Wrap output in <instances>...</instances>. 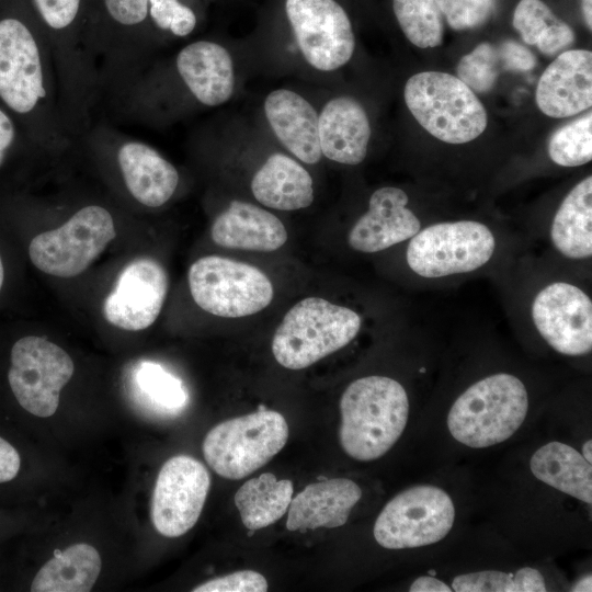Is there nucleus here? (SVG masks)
Masks as SVG:
<instances>
[{
  "label": "nucleus",
  "instance_id": "nucleus-1",
  "mask_svg": "<svg viewBox=\"0 0 592 592\" xmlns=\"http://www.w3.org/2000/svg\"><path fill=\"white\" fill-rule=\"evenodd\" d=\"M0 100L48 151L73 141L60 106L48 42L29 0H0Z\"/></svg>",
  "mask_w": 592,
  "mask_h": 592
},
{
  "label": "nucleus",
  "instance_id": "nucleus-2",
  "mask_svg": "<svg viewBox=\"0 0 592 592\" xmlns=\"http://www.w3.org/2000/svg\"><path fill=\"white\" fill-rule=\"evenodd\" d=\"M54 58L60 112L73 140L94 123L102 101L99 73L83 43L89 0H29Z\"/></svg>",
  "mask_w": 592,
  "mask_h": 592
},
{
  "label": "nucleus",
  "instance_id": "nucleus-3",
  "mask_svg": "<svg viewBox=\"0 0 592 592\" xmlns=\"http://www.w3.org/2000/svg\"><path fill=\"white\" fill-rule=\"evenodd\" d=\"M148 2H88L83 43L99 73L102 101L111 103L151 61L158 42L149 22Z\"/></svg>",
  "mask_w": 592,
  "mask_h": 592
},
{
  "label": "nucleus",
  "instance_id": "nucleus-4",
  "mask_svg": "<svg viewBox=\"0 0 592 592\" xmlns=\"http://www.w3.org/2000/svg\"><path fill=\"white\" fill-rule=\"evenodd\" d=\"M339 440L343 451L362 462L385 455L401 436L409 415L403 386L387 376L352 382L340 399Z\"/></svg>",
  "mask_w": 592,
  "mask_h": 592
},
{
  "label": "nucleus",
  "instance_id": "nucleus-5",
  "mask_svg": "<svg viewBox=\"0 0 592 592\" xmlns=\"http://www.w3.org/2000/svg\"><path fill=\"white\" fill-rule=\"evenodd\" d=\"M527 409V390L522 380L498 373L476 382L456 399L447 426L459 443L488 447L511 437L525 420Z\"/></svg>",
  "mask_w": 592,
  "mask_h": 592
},
{
  "label": "nucleus",
  "instance_id": "nucleus-6",
  "mask_svg": "<svg viewBox=\"0 0 592 592\" xmlns=\"http://www.w3.org/2000/svg\"><path fill=\"white\" fill-rule=\"evenodd\" d=\"M361 325L355 310L306 297L285 314L273 335L272 353L283 367L303 369L348 345Z\"/></svg>",
  "mask_w": 592,
  "mask_h": 592
},
{
  "label": "nucleus",
  "instance_id": "nucleus-7",
  "mask_svg": "<svg viewBox=\"0 0 592 592\" xmlns=\"http://www.w3.org/2000/svg\"><path fill=\"white\" fill-rule=\"evenodd\" d=\"M403 98L417 122L444 143H469L487 127L485 106L454 75L441 71L415 73L407 80Z\"/></svg>",
  "mask_w": 592,
  "mask_h": 592
},
{
  "label": "nucleus",
  "instance_id": "nucleus-8",
  "mask_svg": "<svg viewBox=\"0 0 592 592\" xmlns=\"http://www.w3.org/2000/svg\"><path fill=\"white\" fill-rule=\"evenodd\" d=\"M287 439L285 418L260 406L254 412L215 425L203 441V454L217 475L239 480L269 463Z\"/></svg>",
  "mask_w": 592,
  "mask_h": 592
},
{
  "label": "nucleus",
  "instance_id": "nucleus-9",
  "mask_svg": "<svg viewBox=\"0 0 592 592\" xmlns=\"http://www.w3.org/2000/svg\"><path fill=\"white\" fill-rule=\"evenodd\" d=\"M80 139L113 159L123 186L136 203L157 208L174 195L179 171L151 145L101 122L93 123Z\"/></svg>",
  "mask_w": 592,
  "mask_h": 592
},
{
  "label": "nucleus",
  "instance_id": "nucleus-10",
  "mask_svg": "<svg viewBox=\"0 0 592 592\" xmlns=\"http://www.w3.org/2000/svg\"><path fill=\"white\" fill-rule=\"evenodd\" d=\"M189 286L198 307L224 318L254 315L274 295L270 278L260 269L219 255L196 260L189 270Z\"/></svg>",
  "mask_w": 592,
  "mask_h": 592
},
{
  "label": "nucleus",
  "instance_id": "nucleus-11",
  "mask_svg": "<svg viewBox=\"0 0 592 592\" xmlns=\"http://www.w3.org/2000/svg\"><path fill=\"white\" fill-rule=\"evenodd\" d=\"M496 238L477 220L442 221L420 229L407 247L406 259L417 275L437 278L475 271L493 255Z\"/></svg>",
  "mask_w": 592,
  "mask_h": 592
},
{
  "label": "nucleus",
  "instance_id": "nucleus-12",
  "mask_svg": "<svg viewBox=\"0 0 592 592\" xmlns=\"http://www.w3.org/2000/svg\"><path fill=\"white\" fill-rule=\"evenodd\" d=\"M115 237L110 210L89 204L58 228L35 236L29 254L39 271L57 277H73L84 272Z\"/></svg>",
  "mask_w": 592,
  "mask_h": 592
},
{
  "label": "nucleus",
  "instance_id": "nucleus-13",
  "mask_svg": "<svg viewBox=\"0 0 592 592\" xmlns=\"http://www.w3.org/2000/svg\"><path fill=\"white\" fill-rule=\"evenodd\" d=\"M282 12L305 61L331 72L350 61L355 49L351 19L339 0H281Z\"/></svg>",
  "mask_w": 592,
  "mask_h": 592
},
{
  "label": "nucleus",
  "instance_id": "nucleus-14",
  "mask_svg": "<svg viewBox=\"0 0 592 592\" xmlns=\"http://www.w3.org/2000/svg\"><path fill=\"white\" fill-rule=\"evenodd\" d=\"M455 508L441 488L422 485L392 498L374 525L376 542L387 549L414 548L434 544L451 531Z\"/></svg>",
  "mask_w": 592,
  "mask_h": 592
},
{
  "label": "nucleus",
  "instance_id": "nucleus-15",
  "mask_svg": "<svg viewBox=\"0 0 592 592\" xmlns=\"http://www.w3.org/2000/svg\"><path fill=\"white\" fill-rule=\"evenodd\" d=\"M160 83L164 93L180 104L184 96L205 107L219 106L235 92L232 56L216 41H193L183 46L170 64L162 65Z\"/></svg>",
  "mask_w": 592,
  "mask_h": 592
},
{
  "label": "nucleus",
  "instance_id": "nucleus-16",
  "mask_svg": "<svg viewBox=\"0 0 592 592\" xmlns=\"http://www.w3.org/2000/svg\"><path fill=\"white\" fill-rule=\"evenodd\" d=\"M73 371V362L64 349L46 338L29 335L12 346L8 379L22 408L48 418L56 412L60 390Z\"/></svg>",
  "mask_w": 592,
  "mask_h": 592
},
{
  "label": "nucleus",
  "instance_id": "nucleus-17",
  "mask_svg": "<svg viewBox=\"0 0 592 592\" xmlns=\"http://www.w3.org/2000/svg\"><path fill=\"white\" fill-rule=\"evenodd\" d=\"M210 486L206 467L187 455L169 458L161 467L151 500V521L158 533L179 537L197 522Z\"/></svg>",
  "mask_w": 592,
  "mask_h": 592
},
{
  "label": "nucleus",
  "instance_id": "nucleus-18",
  "mask_svg": "<svg viewBox=\"0 0 592 592\" xmlns=\"http://www.w3.org/2000/svg\"><path fill=\"white\" fill-rule=\"evenodd\" d=\"M531 315L542 338L558 353L579 356L592 349V301L580 287L554 282L534 297Z\"/></svg>",
  "mask_w": 592,
  "mask_h": 592
},
{
  "label": "nucleus",
  "instance_id": "nucleus-19",
  "mask_svg": "<svg viewBox=\"0 0 592 592\" xmlns=\"http://www.w3.org/2000/svg\"><path fill=\"white\" fill-rule=\"evenodd\" d=\"M164 267L151 258H138L126 264L103 304L111 325L128 331L150 327L158 318L168 293Z\"/></svg>",
  "mask_w": 592,
  "mask_h": 592
},
{
  "label": "nucleus",
  "instance_id": "nucleus-20",
  "mask_svg": "<svg viewBox=\"0 0 592 592\" xmlns=\"http://www.w3.org/2000/svg\"><path fill=\"white\" fill-rule=\"evenodd\" d=\"M408 203L409 197L400 187L383 186L374 191L367 212L348 235L349 246L355 251L373 253L411 239L421 229V223Z\"/></svg>",
  "mask_w": 592,
  "mask_h": 592
},
{
  "label": "nucleus",
  "instance_id": "nucleus-21",
  "mask_svg": "<svg viewBox=\"0 0 592 592\" xmlns=\"http://www.w3.org/2000/svg\"><path fill=\"white\" fill-rule=\"evenodd\" d=\"M538 109L547 116L563 118L592 105V53L568 49L542 73L535 91Z\"/></svg>",
  "mask_w": 592,
  "mask_h": 592
},
{
  "label": "nucleus",
  "instance_id": "nucleus-22",
  "mask_svg": "<svg viewBox=\"0 0 592 592\" xmlns=\"http://www.w3.org/2000/svg\"><path fill=\"white\" fill-rule=\"evenodd\" d=\"M371 124L363 105L354 98L330 99L318 116V135L322 156L348 166L361 163L368 150Z\"/></svg>",
  "mask_w": 592,
  "mask_h": 592
},
{
  "label": "nucleus",
  "instance_id": "nucleus-23",
  "mask_svg": "<svg viewBox=\"0 0 592 592\" xmlns=\"http://www.w3.org/2000/svg\"><path fill=\"white\" fill-rule=\"evenodd\" d=\"M263 110L275 137L293 156L307 164L320 161L319 113L308 100L293 90L280 88L267 93Z\"/></svg>",
  "mask_w": 592,
  "mask_h": 592
},
{
  "label": "nucleus",
  "instance_id": "nucleus-24",
  "mask_svg": "<svg viewBox=\"0 0 592 592\" xmlns=\"http://www.w3.org/2000/svg\"><path fill=\"white\" fill-rule=\"evenodd\" d=\"M361 497V488L351 479L332 478L309 483L292 498L286 527L291 532H306L342 526Z\"/></svg>",
  "mask_w": 592,
  "mask_h": 592
},
{
  "label": "nucleus",
  "instance_id": "nucleus-25",
  "mask_svg": "<svg viewBox=\"0 0 592 592\" xmlns=\"http://www.w3.org/2000/svg\"><path fill=\"white\" fill-rule=\"evenodd\" d=\"M210 236L219 247L260 252L275 251L287 240L286 228L277 216L238 200L216 216Z\"/></svg>",
  "mask_w": 592,
  "mask_h": 592
},
{
  "label": "nucleus",
  "instance_id": "nucleus-26",
  "mask_svg": "<svg viewBox=\"0 0 592 592\" xmlns=\"http://www.w3.org/2000/svg\"><path fill=\"white\" fill-rule=\"evenodd\" d=\"M254 198L265 207L297 210L314 202V181L294 158L275 152L267 157L251 180Z\"/></svg>",
  "mask_w": 592,
  "mask_h": 592
},
{
  "label": "nucleus",
  "instance_id": "nucleus-27",
  "mask_svg": "<svg viewBox=\"0 0 592 592\" xmlns=\"http://www.w3.org/2000/svg\"><path fill=\"white\" fill-rule=\"evenodd\" d=\"M554 248L563 257L582 260L592 255V177L577 183L565 196L550 225Z\"/></svg>",
  "mask_w": 592,
  "mask_h": 592
},
{
  "label": "nucleus",
  "instance_id": "nucleus-28",
  "mask_svg": "<svg viewBox=\"0 0 592 592\" xmlns=\"http://www.w3.org/2000/svg\"><path fill=\"white\" fill-rule=\"evenodd\" d=\"M530 467L542 482L591 504L592 466L573 447L561 442L547 443L534 453Z\"/></svg>",
  "mask_w": 592,
  "mask_h": 592
},
{
  "label": "nucleus",
  "instance_id": "nucleus-29",
  "mask_svg": "<svg viewBox=\"0 0 592 592\" xmlns=\"http://www.w3.org/2000/svg\"><path fill=\"white\" fill-rule=\"evenodd\" d=\"M101 557L91 545L80 543L56 551L36 573L33 592H88L101 572Z\"/></svg>",
  "mask_w": 592,
  "mask_h": 592
},
{
  "label": "nucleus",
  "instance_id": "nucleus-30",
  "mask_svg": "<svg viewBox=\"0 0 592 592\" xmlns=\"http://www.w3.org/2000/svg\"><path fill=\"white\" fill-rule=\"evenodd\" d=\"M294 486L288 479H277L264 473L246 481L235 494V504L243 525L250 531L270 526L288 510Z\"/></svg>",
  "mask_w": 592,
  "mask_h": 592
},
{
  "label": "nucleus",
  "instance_id": "nucleus-31",
  "mask_svg": "<svg viewBox=\"0 0 592 592\" xmlns=\"http://www.w3.org/2000/svg\"><path fill=\"white\" fill-rule=\"evenodd\" d=\"M392 11L402 33L414 46L441 45L443 22L436 0H392Z\"/></svg>",
  "mask_w": 592,
  "mask_h": 592
},
{
  "label": "nucleus",
  "instance_id": "nucleus-32",
  "mask_svg": "<svg viewBox=\"0 0 592 592\" xmlns=\"http://www.w3.org/2000/svg\"><path fill=\"white\" fill-rule=\"evenodd\" d=\"M452 590L456 592H543L546 584L542 573L525 567L515 572L485 570L454 578Z\"/></svg>",
  "mask_w": 592,
  "mask_h": 592
},
{
  "label": "nucleus",
  "instance_id": "nucleus-33",
  "mask_svg": "<svg viewBox=\"0 0 592 592\" xmlns=\"http://www.w3.org/2000/svg\"><path fill=\"white\" fill-rule=\"evenodd\" d=\"M203 8V0H149V22L157 42L190 36L201 22Z\"/></svg>",
  "mask_w": 592,
  "mask_h": 592
},
{
  "label": "nucleus",
  "instance_id": "nucleus-34",
  "mask_svg": "<svg viewBox=\"0 0 592 592\" xmlns=\"http://www.w3.org/2000/svg\"><path fill=\"white\" fill-rule=\"evenodd\" d=\"M549 158L561 167H579L592 159V113L557 129L548 143Z\"/></svg>",
  "mask_w": 592,
  "mask_h": 592
},
{
  "label": "nucleus",
  "instance_id": "nucleus-35",
  "mask_svg": "<svg viewBox=\"0 0 592 592\" xmlns=\"http://www.w3.org/2000/svg\"><path fill=\"white\" fill-rule=\"evenodd\" d=\"M501 71L503 67L498 48L490 43L477 45L456 66V77L477 93L489 92Z\"/></svg>",
  "mask_w": 592,
  "mask_h": 592
},
{
  "label": "nucleus",
  "instance_id": "nucleus-36",
  "mask_svg": "<svg viewBox=\"0 0 592 592\" xmlns=\"http://www.w3.org/2000/svg\"><path fill=\"white\" fill-rule=\"evenodd\" d=\"M139 388L158 407L169 411H180L187 401L182 382L168 373L160 365L151 362L143 363L137 371Z\"/></svg>",
  "mask_w": 592,
  "mask_h": 592
},
{
  "label": "nucleus",
  "instance_id": "nucleus-37",
  "mask_svg": "<svg viewBox=\"0 0 592 592\" xmlns=\"http://www.w3.org/2000/svg\"><path fill=\"white\" fill-rule=\"evenodd\" d=\"M556 20L549 7L542 0H521L513 13V26L528 45H535Z\"/></svg>",
  "mask_w": 592,
  "mask_h": 592
},
{
  "label": "nucleus",
  "instance_id": "nucleus-38",
  "mask_svg": "<svg viewBox=\"0 0 592 592\" xmlns=\"http://www.w3.org/2000/svg\"><path fill=\"white\" fill-rule=\"evenodd\" d=\"M436 3L448 25L462 31L483 24L493 12L496 0H436Z\"/></svg>",
  "mask_w": 592,
  "mask_h": 592
},
{
  "label": "nucleus",
  "instance_id": "nucleus-39",
  "mask_svg": "<svg viewBox=\"0 0 592 592\" xmlns=\"http://www.w3.org/2000/svg\"><path fill=\"white\" fill-rule=\"evenodd\" d=\"M267 581L253 570H240L196 585L194 592H264Z\"/></svg>",
  "mask_w": 592,
  "mask_h": 592
},
{
  "label": "nucleus",
  "instance_id": "nucleus-40",
  "mask_svg": "<svg viewBox=\"0 0 592 592\" xmlns=\"http://www.w3.org/2000/svg\"><path fill=\"white\" fill-rule=\"evenodd\" d=\"M574 41L572 29L563 21L556 20L538 38L536 47L546 56H554L568 48Z\"/></svg>",
  "mask_w": 592,
  "mask_h": 592
},
{
  "label": "nucleus",
  "instance_id": "nucleus-41",
  "mask_svg": "<svg viewBox=\"0 0 592 592\" xmlns=\"http://www.w3.org/2000/svg\"><path fill=\"white\" fill-rule=\"evenodd\" d=\"M503 70L527 71L535 67L534 54L514 41H505L497 46Z\"/></svg>",
  "mask_w": 592,
  "mask_h": 592
},
{
  "label": "nucleus",
  "instance_id": "nucleus-42",
  "mask_svg": "<svg viewBox=\"0 0 592 592\" xmlns=\"http://www.w3.org/2000/svg\"><path fill=\"white\" fill-rule=\"evenodd\" d=\"M21 459L18 451L0 436V483L15 478Z\"/></svg>",
  "mask_w": 592,
  "mask_h": 592
},
{
  "label": "nucleus",
  "instance_id": "nucleus-43",
  "mask_svg": "<svg viewBox=\"0 0 592 592\" xmlns=\"http://www.w3.org/2000/svg\"><path fill=\"white\" fill-rule=\"evenodd\" d=\"M15 137L16 130L12 118L0 107V167L8 150L13 146Z\"/></svg>",
  "mask_w": 592,
  "mask_h": 592
},
{
  "label": "nucleus",
  "instance_id": "nucleus-44",
  "mask_svg": "<svg viewBox=\"0 0 592 592\" xmlns=\"http://www.w3.org/2000/svg\"><path fill=\"white\" fill-rule=\"evenodd\" d=\"M409 591L411 592H451L453 590L446 583H444L443 581L434 577L422 576L412 582Z\"/></svg>",
  "mask_w": 592,
  "mask_h": 592
},
{
  "label": "nucleus",
  "instance_id": "nucleus-45",
  "mask_svg": "<svg viewBox=\"0 0 592 592\" xmlns=\"http://www.w3.org/2000/svg\"><path fill=\"white\" fill-rule=\"evenodd\" d=\"M581 3H582V12H583L585 24L588 29L591 31L592 29V0H581Z\"/></svg>",
  "mask_w": 592,
  "mask_h": 592
},
{
  "label": "nucleus",
  "instance_id": "nucleus-46",
  "mask_svg": "<svg viewBox=\"0 0 592 592\" xmlns=\"http://www.w3.org/2000/svg\"><path fill=\"white\" fill-rule=\"evenodd\" d=\"M592 579L591 574L580 579L574 587L572 588V591L574 592H583V591H592Z\"/></svg>",
  "mask_w": 592,
  "mask_h": 592
},
{
  "label": "nucleus",
  "instance_id": "nucleus-47",
  "mask_svg": "<svg viewBox=\"0 0 592 592\" xmlns=\"http://www.w3.org/2000/svg\"><path fill=\"white\" fill-rule=\"evenodd\" d=\"M591 451H592V441L591 440H588L583 446H582V456L584 457V459L591 464L592 462V454H591Z\"/></svg>",
  "mask_w": 592,
  "mask_h": 592
},
{
  "label": "nucleus",
  "instance_id": "nucleus-48",
  "mask_svg": "<svg viewBox=\"0 0 592 592\" xmlns=\"http://www.w3.org/2000/svg\"><path fill=\"white\" fill-rule=\"evenodd\" d=\"M3 278H4V271H3V265H2L1 258H0V291H1V287H2V284H3Z\"/></svg>",
  "mask_w": 592,
  "mask_h": 592
}]
</instances>
